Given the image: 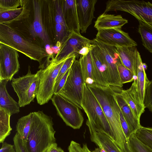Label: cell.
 <instances>
[{
	"label": "cell",
	"instance_id": "obj_1",
	"mask_svg": "<svg viewBox=\"0 0 152 152\" xmlns=\"http://www.w3.org/2000/svg\"><path fill=\"white\" fill-rule=\"evenodd\" d=\"M87 86L103 110L110 127L114 142L123 152H130L127 140L121 125V109L115 97L118 87L110 86H104L96 83Z\"/></svg>",
	"mask_w": 152,
	"mask_h": 152
},
{
	"label": "cell",
	"instance_id": "obj_2",
	"mask_svg": "<svg viewBox=\"0 0 152 152\" xmlns=\"http://www.w3.org/2000/svg\"><path fill=\"white\" fill-rule=\"evenodd\" d=\"M53 125L52 118L42 111L33 112L27 141L24 143L28 152H46L56 142Z\"/></svg>",
	"mask_w": 152,
	"mask_h": 152
},
{
	"label": "cell",
	"instance_id": "obj_3",
	"mask_svg": "<svg viewBox=\"0 0 152 152\" xmlns=\"http://www.w3.org/2000/svg\"><path fill=\"white\" fill-rule=\"evenodd\" d=\"M0 43L15 49L40 64L49 56L45 48L7 24H0Z\"/></svg>",
	"mask_w": 152,
	"mask_h": 152
},
{
	"label": "cell",
	"instance_id": "obj_4",
	"mask_svg": "<svg viewBox=\"0 0 152 152\" xmlns=\"http://www.w3.org/2000/svg\"><path fill=\"white\" fill-rule=\"evenodd\" d=\"M81 105L87 116V120L95 130L106 134L113 141L110 127L103 110L94 95L85 83Z\"/></svg>",
	"mask_w": 152,
	"mask_h": 152
},
{
	"label": "cell",
	"instance_id": "obj_5",
	"mask_svg": "<svg viewBox=\"0 0 152 152\" xmlns=\"http://www.w3.org/2000/svg\"><path fill=\"white\" fill-rule=\"evenodd\" d=\"M105 12L119 10L128 12L152 29V4L136 0H110L106 2Z\"/></svg>",
	"mask_w": 152,
	"mask_h": 152
},
{
	"label": "cell",
	"instance_id": "obj_6",
	"mask_svg": "<svg viewBox=\"0 0 152 152\" xmlns=\"http://www.w3.org/2000/svg\"><path fill=\"white\" fill-rule=\"evenodd\" d=\"M30 66H28L27 74L18 78L13 77L11 85L18 98L20 107L29 104L36 97L39 85L40 70L32 74Z\"/></svg>",
	"mask_w": 152,
	"mask_h": 152
},
{
	"label": "cell",
	"instance_id": "obj_7",
	"mask_svg": "<svg viewBox=\"0 0 152 152\" xmlns=\"http://www.w3.org/2000/svg\"><path fill=\"white\" fill-rule=\"evenodd\" d=\"M84 84L79 61L75 60L70 68L65 83L58 94L83 109L81 104Z\"/></svg>",
	"mask_w": 152,
	"mask_h": 152
},
{
	"label": "cell",
	"instance_id": "obj_8",
	"mask_svg": "<svg viewBox=\"0 0 152 152\" xmlns=\"http://www.w3.org/2000/svg\"><path fill=\"white\" fill-rule=\"evenodd\" d=\"M65 60L57 64L50 62L45 68L40 69L39 85L36 97L39 104H44L51 99L54 95L56 78Z\"/></svg>",
	"mask_w": 152,
	"mask_h": 152
},
{
	"label": "cell",
	"instance_id": "obj_9",
	"mask_svg": "<svg viewBox=\"0 0 152 152\" xmlns=\"http://www.w3.org/2000/svg\"><path fill=\"white\" fill-rule=\"evenodd\" d=\"M51 100L58 115L66 125L74 129L80 128L84 118L77 106L59 94H54Z\"/></svg>",
	"mask_w": 152,
	"mask_h": 152
},
{
	"label": "cell",
	"instance_id": "obj_10",
	"mask_svg": "<svg viewBox=\"0 0 152 152\" xmlns=\"http://www.w3.org/2000/svg\"><path fill=\"white\" fill-rule=\"evenodd\" d=\"M91 40L74 32L71 33L69 37L61 44L57 54L51 61L54 64H57L73 56L77 57L78 52L84 46L88 44H93Z\"/></svg>",
	"mask_w": 152,
	"mask_h": 152
},
{
	"label": "cell",
	"instance_id": "obj_11",
	"mask_svg": "<svg viewBox=\"0 0 152 152\" xmlns=\"http://www.w3.org/2000/svg\"><path fill=\"white\" fill-rule=\"evenodd\" d=\"M94 43L101 50L105 57L110 78V86L122 88L121 83L118 70V65L121 63L115 46L110 45L96 40Z\"/></svg>",
	"mask_w": 152,
	"mask_h": 152
},
{
	"label": "cell",
	"instance_id": "obj_12",
	"mask_svg": "<svg viewBox=\"0 0 152 152\" xmlns=\"http://www.w3.org/2000/svg\"><path fill=\"white\" fill-rule=\"evenodd\" d=\"M15 49L0 43V80H12L19 71V55Z\"/></svg>",
	"mask_w": 152,
	"mask_h": 152
},
{
	"label": "cell",
	"instance_id": "obj_13",
	"mask_svg": "<svg viewBox=\"0 0 152 152\" xmlns=\"http://www.w3.org/2000/svg\"><path fill=\"white\" fill-rule=\"evenodd\" d=\"M104 44L113 46H136L137 43L121 28H113L98 31L94 38Z\"/></svg>",
	"mask_w": 152,
	"mask_h": 152
},
{
	"label": "cell",
	"instance_id": "obj_14",
	"mask_svg": "<svg viewBox=\"0 0 152 152\" xmlns=\"http://www.w3.org/2000/svg\"><path fill=\"white\" fill-rule=\"evenodd\" d=\"M90 51L95 83L104 86H110V78L103 53L94 42Z\"/></svg>",
	"mask_w": 152,
	"mask_h": 152
},
{
	"label": "cell",
	"instance_id": "obj_15",
	"mask_svg": "<svg viewBox=\"0 0 152 152\" xmlns=\"http://www.w3.org/2000/svg\"><path fill=\"white\" fill-rule=\"evenodd\" d=\"M97 0H76V7L81 33H85L95 18L94 12Z\"/></svg>",
	"mask_w": 152,
	"mask_h": 152
},
{
	"label": "cell",
	"instance_id": "obj_16",
	"mask_svg": "<svg viewBox=\"0 0 152 152\" xmlns=\"http://www.w3.org/2000/svg\"><path fill=\"white\" fill-rule=\"evenodd\" d=\"M115 47L121 63L133 73L134 80H136L139 64L142 61L136 46Z\"/></svg>",
	"mask_w": 152,
	"mask_h": 152
},
{
	"label": "cell",
	"instance_id": "obj_17",
	"mask_svg": "<svg viewBox=\"0 0 152 152\" xmlns=\"http://www.w3.org/2000/svg\"><path fill=\"white\" fill-rule=\"evenodd\" d=\"M34 18L30 26L29 32L34 37H38L45 45H50V40L44 25L42 13V7L39 0H33Z\"/></svg>",
	"mask_w": 152,
	"mask_h": 152
},
{
	"label": "cell",
	"instance_id": "obj_18",
	"mask_svg": "<svg viewBox=\"0 0 152 152\" xmlns=\"http://www.w3.org/2000/svg\"><path fill=\"white\" fill-rule=\"evenodd\" d=\"M92 142L105 152H123L109 137L106 134L96 131L91 124L87 120Z\"/></svg>",
	"mask_w": 152,
	"mask_h": 152
},
{
	"label": "cell",
	"instance_id": "obj_19",
	"mask_svg": "<svg viewBox=\"0 0 152 152\" xmlns=\"http://www.w3.org/2000/svg\"><path fill=\"white\" fill-rule=\"evenodd\" d=\"M121 94L135 115L140 120L145 107L140 100L137 89L136 81H133L128 89H122Z\"/></svg>",
	"mask_w": 152,
	"mask_h": 152
},
{
	"label": "cell",
	"instance_id": "obj_20",
	"mask_svg": "<svg viewBox=\"0 0 152 152\" xmlns=\"http://www.w3.org/2000/svg\"><path fill=\"white\" fill-rule=\"evenodd\" d=\"M122 88L118 87L115 97L123 115L126 121L132 134L134 133L141 126L140 120L135 115L121 94Z\"/></svg>",
	"mask_w": 152,
	"mask_h": 152
},
{
	"label": "cell",
	"instance_id": "obj_21",
	"mask_svg": "<svg viewBox=\"0 0 152 152\" xmlns=\"http://www.w3.org/2000/svg\"><path fill=\"white\" fill-rule=\"evenodd\" d=\"M63 9L65 21L70 31L80 34L76 0L63 1Z\"/></svg>",
	"mask_w": 152,
	"mask_h": 152
},
{
	"label": "cell",
	"instance_id": "obj_22",
	"mask_svg": "<svg viewBox=\"0 0 152 152\" xmlns=\"http://www.w3.org/2000/svg\"><path fill=\"white\" fill-rule=\"evenodd\" d=\"M128 20L121 15H115L103 13L99 16L95 22L94 27L98 31L113 28H121L127 23Z\"/></svg>",
	"mask_w": 152,
	"mask_h": 152
},
{
	"label": "cell",
	"instance_id": "obj_23",
	"mask_svg": "<svg viewBox=\"0 0 152 152\" xmlns=\"http://www.w3.org/2000/svg\"><path fill=\"white\" fill-rule=\"evenodd\" d=\"M9 81L0 80V108L9 112L11 115L20 112V106L8 93L6 88Z\"/></svg>",
	"mask_w": 152,
	"mask_h": 152
},
{
	"label": "cell",
	"instance_id": "obj_24",
	"mask_svg": "<svg viewBox=\"0 0 152 152\" xmlns=\"http://www.w3.org/2000/svg\"><path fill=\"white\" fill-rule=\"evenodd\" d=\"M30 10L23 7L15 9L0 10V24L9 23L25 19L29 15Z\"/></svg>",
	"mask_w": 152,
	"mask_h": 152
},
{
	"label": "cell",
	"instance_id": "obj_25",
	"mask_svg": "<svg viewBox=\"0 0 152 152\" xmlns=\"http://www.w3.org/2000/svg\"><path fill=\"white\" fill-rule=\"evenodd\" d=\"M79 61L85 83L88 85L95 83L90 50L86 55H80Z\"/></svg>",
	"mask_w": 152,
	"mask_h": 152
},
{
	"label": "cell",
	"instance_id": "obj_26",
	"mask_svg": "<svg viewBox=\"0 0 152 152\" xmlns=\"http://www.w3.org/2000/svg\"><path fill=\"white\" fill-rule=\"evenodd\" d=\"M33 112L23 116L18 120L16 125L17 133L24 144L26 142L31 126Z\"/></svg>",
	"mask_w": 152,
	"mask_h": 152
},
{
	"label": "cell",
	"instance_id": "obj_27",
	"mask_svg": "<svg viewBox=\"0 0 152 152\" xmlns=\"http://www.w3.org/2000/svg\"><path fill=\"white\" fill-rule=\"evenodd\" d=\"M146 69L143 66L142 60L138 66L137 80H134L136 82L137 89L140 100L144 104L146 89L150 81L145 73Z\"/></svg>",
	"mask_w": 152,
	"mask_h": 152
},
{
	"label": "cell",
	"instance_id": "obj_28",
	"mask_svg": "<svg viewBox=\"0 0 152 152\" xmlns=\"http://www.w3.org/2000/svg\"><path fill=\"white\" fill-rule=\"evenodd\" d=\"M11 115L8 111L0 108V143H3L12 130L10 125Z\"/></svg>",
	"mask_w": 152,
	"mask_h": 152
},
{
	"label": "cell",
	"instance_id": "obj_29",
	"mask_svg": "<svg viewBox=\"0 0 152 152\" xmlns=\"http://www.w3.org/2000/svg\"><path fill=\"white\" fill-rule=\"evenodd\" d=\"M138 21V32L141 36L142 44L152 53V29L141 22Z\"/></svg>",
	"mask_w": 152,
	"mask_h": 152
},
{
	"label": "cell",
	"instance_id": "obj_30",
	"mask_svg": "<svg viewBox=\"0 0 152 152\" xmlns=\"http://www.w3.org/2000/svg\"><path fill=\"white\" fill-rule=\"evenodd\" d=\"M134 134L141 142L152 150V128L141 126Z\"/></svg>",
	"mask_w": 152,
	"mask_h": 152
},
{
	"label": "cell",
	"instance_id": "obj_31",
	"mask_svg": "<svg viewBox=\"0 0 152 152\" xmlns=\"http://www.w3.org/2000/svg\"><path fill=\"white\" fill-rule=\"evenodd\" d=\"M127 142L130 152H152V150L141 142L134 133L131 134Z\"/></svg>",
	"mask_w": 152,
	"mask_h": 152
},
{
	"label": "cell",
	"instance_id": "obj_32",
	"mask_svg": "<svg viewBox=\"0 0 152 152\" xmlns=\"http://www.w3.org/2000/svg\"><path fill=\"white\" fill-rule=\"evenodd\" d=\"M117 68L121 81L123 84L134 81L135 77L133 73L122 63L119 64Z\"/></svg>",
	"mask_w": 152,
	"mask_h": 152
},
{
	"label": "cell",
	"instance_id": "obj_33",
	"mask_svg": "<svg viewBox=\"0 0 152 152\" xmlns=\"http://www.w3.org/2000/svg\"><path fill=\"white\" fill-rule=\"evenodd\" d=\"M76 56L69 58L65 60L56 78L54 90L57 87L59 82L67 71L71 67L73 63L76 60Z\"/></svg>",
	"mask_w": 152,
	"mask_h": 152
},
{
	"label": "cell",
	"instance_id": "obj_34",
	"mask_svg": "<svg viewBox=\"0 0 152 152\" xmlns=\"http://www.w3.org/2000/svg\"><path fill=\"white\" fill-rule=\"evenodd\" d=\"M63 1H56L55 21L56 23H59L67 27L64 13Z\"/></svg>",
	"mask_w": 152,
	"mask_h": 152
},
{
	"label": "cell",
	"instance_id": "obj_35",
	"mask_svg": "<svg viewBox=\"0 0 152 152\" xmlns=\"http://www.w3.org/2000/svg\"><path fill=\"white\" fill-rule=\"evenodd\" d=\"M23 1L20 0H0V10L17 9L23 4Z\"/></svg>",
	"mask_w": 152,
	"mask_h": 152
},
{
	"label": "cell",
	"instance_id": "obj_36",
	"mask_svg": "<svg viewBox=\"0 0 152 152\" xmlns=\"http://www.w3.org/2000/svg\"><path fill=\"white\" fill-rule=\"evenodd\" d=\"M144 104L145 108L152 112V80L149 81L146 87Z\"/></svg>",
	"mask_w": 152,
	"mask_h": 152
},
{
	"label": "cell",
	"instance_id": "obj_37",
	"mask_svg": "<svg viewBox=\"0 0 152 152\" xmlns=\"http://www.w3.org/2000/svg\"><path fill=\"white\" fill-rule=\"evenodd\" d=\"M13 140L16 152H28L25 145L17 133L15 135Z\"/></svg>",
	"mask_w": 152,
	"mask_h": 152
},
{
	"label": "cell",
	"instance_id": "obj_38",
	"mask_svg": "<svg viewBox=\"0 0 152 152\" xmlns=\"http://www.w3.org/2000/svg\"><path fill=\"white\" fill-rule=\"evenodd\" d=\"M120 118L122 129L127 140L132 133L121 110L120 113Z\"/></svg>",
	"mask_w": 152,
	"mask_h": 152
},
{
	"label": "cell",
	"instance_id": "obj_39",
	"mask_svg": "<svg viewBox=\"0 0 152 152\" xmlns=\"http://www.w3.org/2000/svg\"><path fill=\"white\" fill-rule=\"evenodd\" d=\"M69 68L66 72L59 82L57 87L54 90V95L58 94L64 86L69 74Z\"/></svg>",
	"mask_w": 152,
	"mask_h": 152
},
{
	"label": "cell",
	"instance_id": "obj_40",
	"mask_svg": "<svg viewBox=\"0 0 152 152\" xmlns=\"http://www.w3.org/2000/svg\"><path fill=\"white\" fill-rule=\"evenodd\" d=\"M69 152H83L82 147L80 144L72 141L68 147Z\"/></svg>",
	"mask_w": 152,
	"mask_h": 152
},
{
	"label": "cell",
	"instance_id": "obj_41",
	"mask_svg": "<svg viewBox=\"0 0 152 152\" xmlns=\"http://www.w3.org/2000/svg\"><path fill=\"white\" fill-rule=\"evenodd\" d=\"M0 152H16L14 145H11L6 142L2 143L0 149Z\"/></svg>",
	"mask_w": 152,
	"mask_h": 152
},
{
	"label": "cell",
	"instance_id": "obj_42",
	"mask_svg": "<svg viewBox=\"0 0 152 152\" xmlns=\"http://www.w3.org/2000/svg\"><path fill=\"white\" fill-rule=\"evenodd\" d=\"M93 44H88L83 47L79 52V54L84 56L87 55L89 52Z\"/></svg>",
	"mask_w": 152,
	"mask_h": 152
},
{
	"label": "cell",
	"instance_id": "obj_43",
	"mask_svg": "<svg viewBox=\"0 0 152 152\" xmlns=\"http://www.w3.org/2000/svg\"><path fill=\"white\" fill-rule=\"evenodd\" d=\"M82 148L83 152H105L99 148H96L94 150L91 151L89 149L87 144H86L83 145Z\"/></svg>",
	"mask_w": 152,
	"mask_h": 152
},
{
	"label": "cell",
	"instance_id": "obj_44",
	"mask_svg": "<svg viewBox=\"0 0 152 152\" xmlns=\"http://www.w3.org/2000/svg\"><path fill=\"white\" fill-rule=\"evenodd\" d=\"M53 152H65L60 147L58 146L57 144L56 143L55 144Z\"/></svg>",
	"mask_w": 152,
	"mask_h": 152
}]
</instances>
